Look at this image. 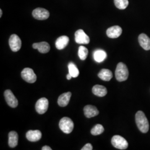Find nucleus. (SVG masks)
Returning <instances> with one entry per match:
<instances>
[{
  "label": "nucleus",
  "mask_w": 150,
  "mask_h": 150,
  "mask_svg": "<svg viewBox=\"0 0 150 150\" xmlns=\"http://www.w3.org/2000/svg\"><path fill=\"white\" fill-rule=\"evenodd\" d=\"M136 123L139 131L142 133H147L149 129V123L145 113L139 111L135 115Z\"/></svg>",
  "instance_id": "1"
},
{
  "label": "nucleus",
  "mask_w": 150,
  "mask_h": 150,
  "mask_svg": "<svg viewBox=\"0 0 150 150\" xmlns=\"http://www.w3.org/2000/svg\"><path fill=\"white\" fill-rule=\"evenodd\" d=\"M129 70L126 65L122 62L118 63L115 71V77L119 82L127 80L129 77Z\"/></svg>",
  "instance_id": "2"
},
{
  "label": "nucleus",
  "mask_w": 150,
  "mask_h": 150,
  "mask_svg": "<svg viewBox=\"0 0 150 150\" xmlns=\"http://www.w3.org/2000/svg\"><path fill=\"white\" fill-rule=\"evenodd\" d=\"M59 127L64 134H69L74 129V123L71 118L64 117L59 121Z\"/></svg>",
  "instance_id": "3"
},
{
  "label": "nucleus",
  "mask_w": 150,
  "mask_h": 150,
  "mask_svg": "<svg viewBox=\"0 0 150 150\" xmlns=\"http://www.w3.org/2000/svg\"><path fill=\"white\" fill-rule=\"evenodd\" d=\"M111 144L114 147L120 150H126L129 146V144L126 139L120 135H115L113 136L111 139Z\"/></svg>",
  "instance_id": "4"
},
{
  "label": "nucleus",
  "mask_w": 150,
  "mask_h": 150,
  "mask_svg": "<svg viewBox=\"0 0 150 150\" xmlns=\"http://www.w3.org/2000/svg\"><path fill=\"white\" fill-rule=\"evenodd\" d=\"M22 78L27 82L32 83L36 82L37 76L33 70L30 68H25L21 72Z\"/></svg>",
  "instance_id": "5"
},
{
  "label": "nucleus",
  "mask_w": 150,
  "mask_h": 150,
  "mask_svg": "<svg viewBox=\"0 0 150 150\" xmlns=\"http://www.w3.org/2000/svg\"><path fill=\"white\" fill-rule=\"evenodd\" d=\"M21 40L16 34L12 35L9 39V45L13 52L18 51L21 47Z\"/></svg>",
  "instance_id": "6"
},
{
  "label": "nucleus",
  "mask_w": 150,
  "mask_h": 150,
  "mask_svg": "<svg viewBox=\"0 0 150 150\" xmlns=\"http://www.w3.org/2000/svg\"><path fill=\"white\" fill-rule=\"evenodd\" d=\"M32 16L38 20H47L50 16V12L43 8H37L32 11Z\"/></svg>",
  "instance_id": "7"
},
{
  "label": "nucleus",
  "mask_w": 150,
  "mask_h": 150,
  "mask_svg": "<svg viewBox=\"0 0 150 150\" xmlns=\"http://www.w3.org/2000/svg\"><path fill=\"white\" fill-rule=\"evenodd\" d=\"M75 41L79 44H88L90 43V40L83 30H78L75 33Z\"/></svg>",
  "instance_id": "8"
},
{
  "label": "nucleus",
  "mask_w": 150,
  "mask_h": 150,
  "mask_svg": "<svg viewBox=\"0 0 150 150\" xmlns=\"http://www.w3.org/2000/svg\"><path fill=\"white\" fill-rule=\"evenodd\" d=\"M48 108V100L45 98L42 97L39 99L36 102L35 105V108L37 112L39 114H43L46 112Z\"/></svg>",
  "instance_id": "9"
},
{
  "label": "nucleus",
  "mask_w": 150,
  "mask_h": 150,
  "mask_svg": "<svg viewBox=\"0 0 150 150\" xmlns=\"http://www.w3.org/2000/svg\"><path fill=\"white\" fill-rule=\"evenodd\" d=\"M4 96L7 103L9 106L16 108L18 106V100L10 90H7L4 92Z\"/></svg>",
  "instance_id": "10"
},
{
  "label": "nucleus",
  "mask_w": 150,
  "mask_h": 150,
  "mask_svg": "<svg viewBox=\"0 0 150 150\" xmlns=\"http://www.w3.org/2000/svg\"><path fill=\"white\" fill-rule=\"evenodd\" d=\"M122 30L118 26H114L108 28L106 31V34L108 38H116L120 36L122 34Z\"/></svg>",
  "instance_id": "11"
},
{
  "label": "nucleus",
  "mask_w": 150,
  "mask_h": 150,
  "mask_svg": "<svg viewBox=\"0 0 150 150\" xmlns=\"http://www.w3.org/2000/svg\"><path fill=\"white\" fill-rule=\"evenodd\" d=\"M27 139L31 142H37L41 139L42 133L39 130H30L26 134Z\"/></svg>",
  "instance_id": "12"
},
{
  "label": "nucleus",
  "mask_w": 150,
  "mask_h": 150,
  "mask_svg": "<svg viewBox=\"0 0 150 150\" xmlns=\"http://www.w3.org/2000/svg\"><path fill=\"white\" fill-rule=\"evenodd\" d=\"M83 111L85 116L87 118L93 117L99 114V111L97 107L92 105H87L85 106Z\"/></svg>",
  "instance_id": "13"
},
{
  "label": "nucleus",
  "mask_w": 150,
  "mask_h": 150,
  "mask_svg": "<svg viewBox=\"0 0 150 150\" xmlns=\"http://www.w3.org/2000/svg\"><path fill=\"white\" fill-rule=\"evenodd\" d=\"M69 38L67 36H60L56 40L55 42L56 47L59 50H63L67 46V45L69 43Z\"/></svg>",
  "instance_id": "14"
},
{
  "label": "nucleus",
  "mask_w": 150,
  "mask_h": 150,
  "mask_svg": "<svg viewBox=\"0 0 150 150\" xmlns=\"http://www.w3.org/2000/svg\"><path fill=\"white\" fill-rule=\"evenodd\" d=\"M139 42L140 46L145 50H150V38L145 33H141L139 36Z\"/></svg>",
  "instance_id": "15"
},
{
  "label": "nucleus",
  "mask_w": 150,
  "mask_h": 150,
  "mask_svg": "<svg viewBox=\"0 0 150 150\" xmlns=\"http://www.w3.org/2000/svg\"><path fill=\"white\" fill-rule=\"evenodd\" d=\"M32 47L34 49H38V51L42 54H46L50 50V46L49 43L46 42L33 43Z\"/></svg>",
  "instance_id": "16"
},
{
  "label": "nucleus",
  "mask_w": 150,
  "mask_h": 150,
  "mask_svg": "<svg viewBox=\"0 0 150 150\" xmlns=\"http://www.w3.org/2000/svg\"><path fill=\"white\" fill-rule=\"evenodd\" d=\"M72 95L71 92H68L66 93H62L59 96L58 98V104L61 107H66L67 106L70 102V98Z\"/></svg>",
  "instance_id": "17"
},
{
  "label": "nucleus",
  "mask_w": 150,
  "mask_h": 150,
  "mask_svg": "<svg viewBox=\"0 0 150 150\" xmlns=\"http://www.w3.org/2000/svg\"><path fill=\"white\" fill-rule=\"evenodd\" d=\"M92 92L97 96L103 97L107 93V88L105 86L100 85H96L92 87Z\"/></svg>",
  "instance_id": "18"
},
{
  "label": "nucleus",
  "mask_w": 150,
  "mask_h": 150,
  "mask_svg": "<svg viewBox=\"0 0 150 150\" xmlns=\"http://www.w3.org/2000/svg\"><path fill=\"white\" fill-rule=\"evenodd\" d=\"M18 135L16 131H11L8 134V145L11 148H14L18 145Z\"/></svg>",
  "instance_id": "19"
},
{
  "label": "nucleus",
  "mask_w": 150,
  "mask_h": 150,
  "mask_svg": "<svg viewBox=\"0 0 150 150\" xmlns=\"http://www.w3.org/2000/svg\"><path fill=\"white\" fill-rule=\"evenodd\" d=\"M98 76L102 80L109 81L112 78V72L111 70L104 69L100 71V72L98 74Z\"/></svg>",
  "instance_id": "20"
},
{
  "label": "nucleus",
  "mask_w": 150,
  "mask_h": 150,
  "mask_svg": "<svg viewBox=\"0 0 150 150\" xmlns=\"http://www.w3.org/2000/svg\"><path fill=\"white\" fill-rule=\"evenodd\" d=\"M107 57L106 52L102 50H97L93 53V58L98 63L103 62Z\"/></svg>",
  "instance_id": "21"
},
{
  "label": "nucleus",
  "mask_w": 150,
  "mask_h": 150,
  "mask_svg": "<svg viewBox=\"0 0 150 150\" xmlns=\"http://www.w3.org/2000/svg\"><path fill=\"white\" fill-rule=\"evenodd\" d=\"M68 68H69V74L72 76V77L76 78L79 76L80 74L79 70L74 63L70 62L68 64Z\"/></svg>",
  "instance_id": "22"
},
{
  "label": "nucleus",
  "mask_w": 150,
  "mask_h": 150,
  "mask_svg": "<svg viewBox=\"0 0 150 150\" xmlns=\"http://www.w3.org/2000/svg\"><path fill=\"white\" fill-rule=\"evenodd\" d=\"M116 7L120 10H125L129 5L128 0H114Z\"/></svg>",
  "instance_id": "23"
},
{
  "label": "nucleus",
  "mask_w": 150,
  "mask_h": 150,
  "mask_svg": "<svg viewBox=\"0 0 150 150\" xmlns=\"http://www.w3.org/2000/svg\"><path fill=\"white\" fill-rule=\"evenodd\" d=\"M88 54V49L83 46H81L79 48L78 55L81 60H85L86 59Z\"/></svg>",
  "instance_id": "24"
},
{
  "label": "nucleus",
  "mask_w": 150,
  "mask_h": 150,
  "mask_svg": "<svg viewBox=\"0 0 150 150\" xmlns=\"http://www.w3.org/2000/svg\"><path fill=\"white\" fill-rule=\"evenodd\" d=\"M104 132V128L100 124H97L91 129V134L93 136H97L102 134Z\"/></svg>",
  "instance_id": "25"
},
{
  "label": "nucleus",
  "mask_w": 150,
  "mask_h": 150,
  "mask_svg": "<svg viewBox=\"0 0 150 150\" xmlns=\"http://www.w3.org/2000/svg\"><path fill=\"white\" fill-rule=\"evenodd\" d=\"M92 149H93V147L92 145L90 143H88L81 149V150H92Z\"/></svg>",
  "instance_id": "26"
},
{
  "label": "nucleus",
  "mask_w": 150,
  "mask_h": 150,
  "mask_svg": "<svg viewBox=\"0 0 150 150\" xmlns=\"http://www.w3.org/2000/svg\"><path fill=\"white\" fill-rule=\"evenodd\" d=\"M42 150H52V149L48 146H45L42 147Z\"/></svg>",
  "instance_id": "27"
},
{
  "label": "nucleus",
  "mask_w": 150,
  "mask_h": 150,
  "mask_svg": "<svg viewBox=\"0 0 150 150\" xmlns=\"http://www.w3.org/2000/svg\"><path fill=\"white\" fill-rule=\"evenodd\" d=\"M72 77V76L71 75H70L69 73V74H67V76H66V78H67V80H71Z\"/></svg>",
  "instance_id": "28"
},
{
  "label": "nucleus",
  "mask_w": 150,
  "mask_h": 150,
  "mask_svg": "<svg viewBox=\"0 0 150 150\" xmlns=\"http://www.w3.org/2000/svg\"><path fill=\"white\" fill-rule=\"evenodd\" d=\"M2 16V10L1 9L0 10V17H1Z\"/></svg>",
  "instance_id": "29"
}]
</instances>
